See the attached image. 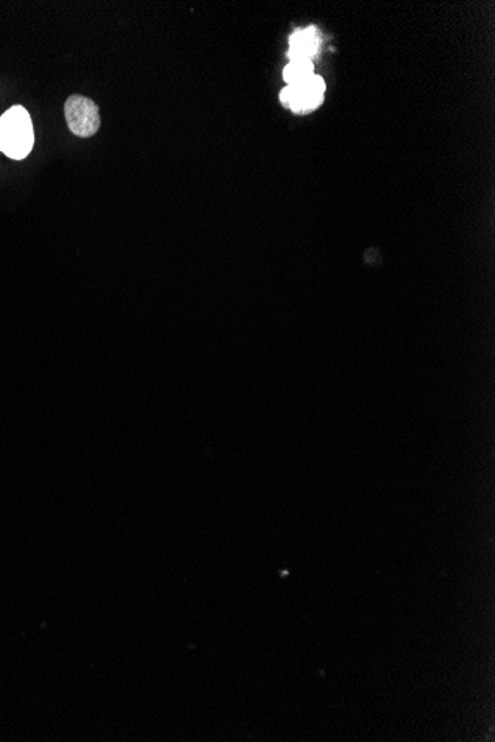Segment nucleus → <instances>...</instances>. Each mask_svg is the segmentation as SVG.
Here are the masks:
<instances>
[{"instance_id": "1", "label": "nucleus", "mask_w": 495, "mask_h": 742, "mask_svg": "<svg viewBox=\"0 0 495 742\" xmlns=\"http://www.w3.org/2000/svg\"><path fill=\"white\" fill-rule=\"evenodd\" d=\"M35 146L32 118L23 106H14L0 116V152L9 159H26Z\"/></svg>"}, {"instance_id": "2", "label": "nucleus", "mask_w": 495, "mask_h": 742, "mask_svg": "<svg viewBox=\"0 0 495 742\" xmlns=\"http://www.w3.org/2000/svg\"><path fill=\"white\" fill-rule=\"evenodd\" d=\"M67 126L76 137L89 138L97 134L101 120L97 104L83 95H72L64 104Z\"/></svg>"}, {"instance_id": "3", "label": "nucleus", "mask_w": 495, "mask_h": 742, "mask_svg": "<svg viewBox=\"0 0 495 742\" xmlns=\"http://www.w3.org/2000/svg\"><path fill=\"white\" fill-rule=\"evenodd\" d=\"M325 82L321 76L312 75L303 82L282 89L281 101L295 113H307L321 106L324 101Z\"/></svg>"}, {"instance_id": "4", "label": "nucleus", "mask_w": 495, "mask_h": 742, "mask_svg": "<svg viewBox=\"0 0 495 742\" xmlns=\"http://www.w3.org/2000/svg\"><path fill=\"white\" fill-rule=\"evenodd\" d=\"M321 49V35L315 27L298 30L289 39V60H309L318 55Z\"/></svg>"}, {"instance_id": "5", "label": "nucleus", "mask_w": 495, "mask_h": 742, "mask_svg": "<svg viewBox=\"0 0 495 742\" xmlns=\"http://www.w3.org/2000/svg\"><path fill=\"white\" fill-rule=\"evenodd\" d=\"M312 75H315V73H313L312 61L309 60L291 61L284 70V79L288 85L303 82Z\"/></svg>"}]
</instances>
